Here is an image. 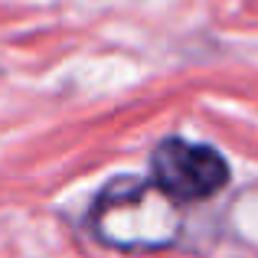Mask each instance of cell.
<instances>
[{
	"mask_svg": "<svg viewBox=\"0 0 258 258\" xmlns=\"http://www.w3.org/2000/svg\"><path fill=\"white\" fill-rule=\"evenodd\" d=\"M170 196L154 180L118 176L98 193L88 216L95 239L111 248H164L176 239Z\"/></svg>",
	"mask_w": 258,
	"mask_h": 258,
	"instance_id": "6da1fadb",
	"label": "cell"
},
{
	"mask_svg": "<svg viewBox=\"0 0 258 258\" xmlns=\"http://www.w3.org/2000/svg\"><path fill=\"white\" fill-rule=\"evenodd\" d=\"M151 180L173 203H203L229 183V164L209 144L167 138L151 154Z\"/></svg>",
	"mask_w": 258,
	"mask_h": 258,
	"instance_id": "7a4b0ae2",
	"label": "cell"
}]
</instances>
